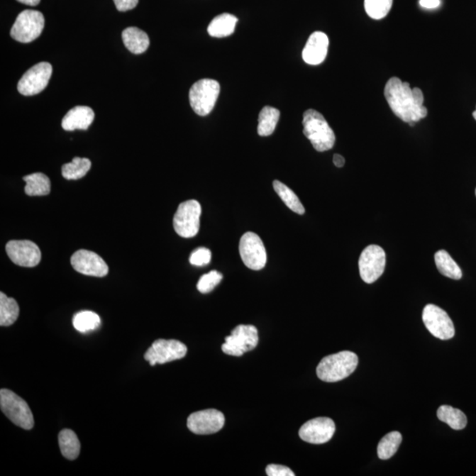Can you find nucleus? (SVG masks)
<instances>
[{
    "label": "nucleus",
    "mask_w": 476,
    "mask_h": 476,
    "mask_svg": "<svg viewBox=\"0 0 476 476\" xmlns=\"http://www.w3.org/2000/svg\"><path fill=\"white\" fill-rule=\"evenodd\" d=\"M384 97L392 112L411 126L426 118L428 110L424 105L423 91L410 88L409 82H403L397 77L391 78L384 88Z\"/></svg>",
    "instance_id": "nucleus-1"
},
{
    "label": "nucleus",
    "mask_w": 476,
    "mask_h": 476,
    "mask_svg": "<svg viewBox=\"0 0 476 476\" xmlns=\"http://www.w3.org/2000/svg\"><path fill=\"white\" fill-rule=\"evenodd\" d=\"M358 365L357 355L351 351H341L323 358L317 367V375L325 382H338L350 376Z\"/></svg>",
    "instance_id": "nucleus-2"
},
{
    "label": "nucleus",
    "mask_w": 476,
    "mask_h": 476,
    "mask_svg": "<svg viewBox=\"0 0 476 476\" xmlns=\"http://www.w3.org/2000/svg\"><path fill=\"white\" fill-rule=\"evenodd\" d=\"M303 126L304 134L311 141L315 150L325 152L333 148L336 143V134L324 116L310 109L304 114Z\"/></svg>",
    "instance_id": "nucleus-3"
},
{
    "label": "nucleus",
    "mask_w": 476,
    "mask_h": 476,
    "mask_svg": "<svg viewBox=\"0 0 476 476\" xmlns=\"http://www.w3.org/2000/svg\"><path fill=\"white\" fill-rule=\"evenodd\" d=\"M0 409L6 416L24 430H31L34 427V416L30 406L13 392L2 389L0 391Z\"/></svg>",
    "instance_id": "nucleus-4"
},
{
    "label": "nucleus",
    "mask_w": 476,
    "mask_h": 476,
    "mask_svg": "<svg viewBox=\"0 0 476 476\" xmlns=\"http://www.w3.org/2000/svg\"><path fill=\"white\" fill-rule=\"evenodd\" d=\"M219 82L203 79L195 82L189 92V99L196 114L205 117L213 111L220 94Z\"/></svg>",
    "instance_id": "nucleus-5"
},
{
    "label": "nucleus",
    "mask_w": 476,
    "mask_h": 476,
    "mask_svg": "<svg viewBox=\"0 0 476 476\" xmlns=\"http://www.w3.org/2000/svg\"><path fill=\"white\" fill-rule=\"evenodd\" d=\"M45 23V17L39 11L24 10L17 16L10 35L17 42L31 43L42 34Z\"/></svg>",
    "instance_id": "nucleus-6"
},
{
    "label": "nucleus",
    "mask_w": 476,
    "mask_h": 476,
    "mask_svg": "<svg viewBox=\"0 0 476 476\" xmlns=\"http://www.w3.org/2000/svg\"><path fill=\"white\" fill-rule=\"evenodd\" d=\"M201 212V206L197 201L181 203L173 219L177 233L184 238L195 237L199 231Z\"/></svg>",
    "instance_id": "nucleus-7"
},
{
    "label": "nucleus",
    "mask_w": 476,
    "mask_h": 476,
    "mask_svg": "<svg viewBox=\"0 0 476 476\" xmlns=\"http://www.w3.org/2000/svg\"><path fill=\"white\" fill-rule=\"evenodd\" d=\"M259 343V333L252 325L238 326L230 336L225 338V343L221 346L223 353L241 357L246 352L252 351Z\"/></svg>",
    "instance_id": "nucleus-8"
},
{
    "label": "nucleus",
    "mask_w": 476,
    "mask_h": 476,
    "mask_svg": "<svg viewBox=\"0 0 476 476\" xmlns=\"http://www.w3.org/2000/svg\"><path fill=\"white\" fill-rule=\"evenodd\" d=\"M387 257L383 248L376 245L367 246L359 258L360 275L362 281L373 283L383 275L386 268Z\"/></svg>",
    "instance_id": "nucleus-9"
},
{
    "label": "nucleus",
    "mask_w": 476,
    "mask_h": 476,
    "mask_svg": "<svg viewBox=\"0 0 476 476\" xmlns=\"http://www.w3.org/2000/svg\"><path fill=\"white\" fill-rule=\"evenodd\" d=\"M239 253L243 264L252 270H261L266 266V248L262 240L253 232H247L240 239Z\"/></svg>",
    "instance_id": "nucleus-10"
},
{
    "label": "nucleus",
    "mask_w": 476,
    "mask_h": 476,
    "mask_svg": "<svg viewBox=\"0 0 476 476\" xmlns=\"http://www.w3.org/2000/svg\"><path fill=\"white\" fill-rule=\"evenodd\" d=\"M52 74V65L41 62L25 72L18 82V91L23 96H31L45 90Z\"/></svg>",
    "instance_id": "nucleus-11"
},
{
    "label": "nucleus",
    "mask_w": 476,
    "mask_h": 476,
    "mask_svg": "<svg viewBox=\"0 0 476 476\" xmlns=\"http://www.w3.org/2000/svg\"><path fill=\"white\" fill-rule=\"evenodd\" d=\"M187 354V347L181 341L159 339L148 348L144 358L151 366H155L184 358Z\"/></svg>",
    "instance_id": "nucleus-12"
},
{
    "label": "nucleus",
    "mask_w": 476,
    "mask_h": 476,
    "mask_svg": "<svg viewBox=\"0 0 476 476\" xmlns=\"http://www.w3.org/2000/svg\"><path fill=\"white\" fill-rule=\"evenodd\" d=\"M423 321L428 332L438 339L450 340L455 334L452 319L437 305L428 304L424 307Z\"/></svg>",
    "instance_id": "nucleus-13"
},
{
    "label": "nucleus",
    "mask_w": 476,
    "mask_h": 476,
    "mask_svg": "<svg viewBox=\"0 0 476 476\" xmlns=\"http://www.w3.org/2000/svg\"><path fill=\"white\" fill-rule=\"evenodd\" d=\"M7 255L20 267H34L41 261L39 247L30 240H12L6 243Z\"/></svg>",
    "instance_id": "nucleus-14"
},
{
    "label": "nucleus",
    "mask_w": 476,
    "mask_h": 476,
    "mask_svg": "<svg viewBox=\"0 0 476 476\" xmlns=\"http://www.w3.org/2000/svg\"><path fill=\"white\" fill-rule=\"evenodd\" d=\"M225 417L223 413L216 409H206L192 414L188 417L189 430L197 435H210L223 428Z\"/></svg>",
    "instance_id": "nucleus-15"
},
{
    "label": "nucleus",
    "mask_w": 476,
    "mask_h": 476,
    "mask_svg": "<svg viewBox=\"0 0 476 476\" xmlns=\"http://www.w3.org/2000/svg\"><path fill=\"white\" fill-rule=\"evenodd\" d=\"M336 432V424L328 417H318L308 421L299 430V437L310 444H325Z\"/></svg>",
    "instance_id": "nucleus-16"
},
{
    "label": "nucleus",
    "mask_w": 476,
    "mask_h": 476,
    "mask_svg": "<svg viewBox=\"0 0 476 476\" xmlns=\"http://www.w3.org/2000/svg\"><path fill=\"white\" fill-rule=\"evenodd\" d=\"M71 264L79 274L94 277H104L109 272L106 262L98 254L90 250H77L71 258Z\"/></svg>",
    "instance_id": "nucleus-17"
},
{
    "label": "nucleus",
    "mask_w": 476,
    "mask_h": 476,
    "mask_svg": "<svg viewBox=\"0 0 476 476\" xmlns=\"http://www.w3.org/2000/svg\"><path fill=\"white\" fill-rule=\"evenodd\" d=\"M329 39L325 33L316 31L309 38L303 50L305 63L317 65L323 63L328 55Z\"/></svg>",
    "instance_id": "nucleus-18"
},
{
    "label": "nucleus",
    "mask_w": 476,
    "mask_h": 476,
    "mask_svg": "<svg viewBox=\"0 0 476 476\" xmlns=\"http://www.w3.org/2000/svg\"><path fill=\"white\" fill-rule=\"evenodd\" d=\"M94 119L92 109L88 106H76L65 114L62 120V128L65 131L87 130Z\"/></svg>",
    "instance_id": "nucleus-19"
},
{
    "label": "nucleus",
    "mask_w": 476,
    "mask_h": 476,
    "mask_svg": "<svg viewBox=\"0 0 476 476\" xmlns=\"http://www.w3.org/2000/svg\"><path fill=\"white\" fill-rule=\"evenodd\" d=\"M122 39L127 50L133 54L144 53L150 43L147 33L135 27L126 28L122 33Z\"/></svg>",
    "instance_id": "nucleus-20"
},
{
    "label": "nucleus",
    "mask_w": 476,
    "mask_h": 476,
    "mask_svg": "<svg viewBox=\"0 0 476 476\" xmlns=\"http://www.w3.org/2000/svg\"><path fill=\"white\" fill-rule=\"evenodd\" d=\"M238 18L231 13H223L214 18L208 28L209 34L213 38H223L233 34Z\"/></svg>",
    "instance_id": "nucleus-21"
},
{
    "label": "nucleus",
    "mask_w": 476,
    "mask_h": 476,
    "mask_svg": "<svg viewBox=\"0 0 476 476\" xmlns=\"http://www.w3.org/2000/svg\"><path fill=\"white\" fill-rule=\"evenodd\" d=\"M59 444L65 459L74 460L81 452V443L74 431L65 428L59 435Z\"/></svg>",
    "instance_id": "nucleus-22"
},
{
    "label": "nucleus",
    "mask_w": 476,
    "mask_h": 476,
    "mask_svg": "<svg viewBox=\"0 0 476 476\" xmlns=\"http://www.w3.org/2000/svg\"><path fill=\"white\" fill-rule=\"evenodd\" d=\"M435 263L441 274L446 277L460 279L463 277V271L450 254L445 250H438L435 254Z\"/></svg>",
    "instance_id": "nucleus-23"
},
{
    "label": "nucleus",
    "mask_w": 476,
    "mask_h": 476,
    "mask_svg": "<svg viewBox=\"0 0 476 476\" xmlns=\"http://www.w3.org/2000/svg\"><path fill=\"white\" fill-rule=\"evenodd\" d=\"M26 182L25 192L28 196H45L50 192V180L43 173H34L23 177Z\"/></svg>",
    "instance_id": "nucleus-24"
},
{
    "label": "nucleus",
    "mask_w": 476,
    "mask_h": 476,
    "mask_svg": "<svg viewBox=\"0 0 476 476\" xmlns=\"http://www.w3.org/2000/svg\"><path fill=\"white\" fill-rule=\"evenodd\" d=\"M438 418L455 431L463 430L467 424L466 415L461 410L450 406H441L438 409Z\"/></svg>",
    "instance_id": "nucleus-25"
},
{
    "label": "nucleus",
    "mask_w": 476,
    "mask_h": 476,
    "mask_svg": "<svg viewBox=\"0 0 476 476\" xmlns=\"http://www.w3.org/2000/svg\"><path fill=\"white\" fill-rule=\"evenodd\" d=\"M20 308L13 298L7 297L6 294L0 293V326H10L19 317Z\"/></svg>",
    "instance_id": "nucleus-26"
},
{
    "label": "nucleus",
    "mask_w": 476,
    "mask_h": 476,
    "mask_svg": "<svg viewBox=\"0 0 476 476\" xmlns=\"http://www.w3.org/2000/svg\"><path fill=\"white\" fill-rule=\"evenodd\" d=\"M279 115L281 114L277 109L270 106L262 109L259 116V126H258V133L260 136H269L275 132Z\"/></svg>",
    "instance_id": "nucleus-27"
},
{
    "label": "nucleus",
    "mask_w": 476,
    "mask_h": 476,
    "mask_svg": "<svg viewBox=\"0 0 476 476\" xmlns=\"http://www.w3.org/2000/svg\"><path fill=\"white\" fill-rule=\"evenodd\" d=\"M91 168L88 158L74 157L72 162L62 167V176L67 180H78L87 175Z\"/></svg>",
    "instance_id": "nucleus-28"
},
{
    "label": "nucleus",
    "mask_w": 476,
    "mask_h": 476,
    "mask_svg": "<svg viewBox=\"0 0 476 476\" xmlns=\"http://www.w3.org/2000/svg\"><path fill=\"white\" fill-rule=\"evenodd\" d=\"M272 185H274L276 194L279 195V197L282 199V201L284 202V204L290 210L298 214H304L305 209L303 204H301L299 199H298L295 192L292 189H289L286 184H282V182L278 180H275Z\"/></svg>",
    "instance_id": "nucleus-29"
},
{
    "label": "nucleus",
    "mask_w": 476,
    "mask_h": 476,
    "mask_svg": "<svg viewBox=\"0 0 476 476\" xmlns=\"http://www.w3.org/2000/svg\"><path fill=\"white\" fill-rule=\"evenodd\" d=\"M402 442V436L398 431H392L384 436L377 445V455L381 460H389L397 452Z\"/></svg>",
    "instance_id": "nucleus-30"
},
{
    "label": "nucleus",
    "mask_w": 476,
    "mask_h": 476,
    "mask_svg": "<svg viewBox=\"0 0 476 476\" xmlns=\"http://www.w3.org/2000/svg\"><path fill=\"white\" fill-rule=\"evenodd\" d=\"M72 324L79 333H85L99 328L101 319L93 311H83L74 315Z\"/></svg>",
    "instance_id": "nucleus-31"
},
{
    "label": "nucleus",
    "mask_w": 476,
    "mask_h": 476,
    "mask_svg": "<svg viewBox=\"0 0 476 476\" xmlns=\"http://www.w3.org/2000/svg\"><path fill=\"white\" fill-rule=\"evenodd\" d=\"M392 6V0H365L367 14L374 20H381L386 17Z\"/></svg>",
    "instance_id": "nucleus-32"
},
{
    "label": "nucleus",
    "mask_w": 476,
    "mask_h": 476,
    "mask_svg": "<svg viewBox=\"0 0 476 476\" xmlns=\"http://www.w3.org/2000/svg\"><path fill=\"white\" fill-rule=\"evenodd\" d=\"M223 279V275L217 271H211L202 275L197 284V289L202 294H208L216 288Z\"/></svg>",
    "instance_id": "nucleus-33"
},
{
    "label": "nucleus",
    "mask_w": 476,
    "mask_h": 476,
    "mask_svg": "<svg viewBox=\"0 0 476 476\" xmlns=\"http://www.w3.org/2000/svg\"><path fill=\"white\" fill-rule=\"evenodd\" d=\"M210 250L201 247L195 250L190 257V263L196 267H204L209 265L211 261Z\"/></svg>",
    "instance_id": "nucleus-34"
},
{
    "label": "nucleus",
    "mask_w": 476,
    "mask_h": 476,
    "mask_svg": "<svg viewBox=\"0 0 476 476\" xmlns=\"http://www.w3.org/2000/svg\"><path fill=\"white\" fill-rule=\"evenodd\" d=\"M266 472L268 476H295V473L290 468L282 465H268Z\"/></svg>",
    "instance_id": "nucleus-35"
},
{
    "label": "nucleus",
    "mask_w": 476,
    "mask_h": 476,
    "mask_svg": "<svg viewBox=\"0 0 476 476\" xmlns=\"http://www.w3.org/2000/svg\"><path fill=\"white\" fill-rule=\"evenodd\" d=\"M114 1L120 12H126V11L135 9L139 3V0H114Z\"/></svg>",
    "instance_id": "nucleus-36"
},
{
    "label": "nucleus",
    "mask_w": 476,
    "mask_h": 476,
    "mask_svg": "<svg viewBox=\"0 0 476 476\" xmlns=\"http://www.w3.org/2000/svg\"><path fill=\"white\" fill-rule=\"evenodd\" d=\"M441 4V0H420V6L426 9H438Z\"/></svg>",
    "instance_id": "nucleus-37"
},
{
    "label": "nucleus",
    "mask_w": 476,
    "mask_h": 476,
    "mask_svg": "<svg viewBox=\"0 0 476 476\" xmlns=\"http://www.w3.org/2000/svg\"><path fill=\"white\" fill-rule=\"evenodd\" d=\"M333 163L338 168H343L345 165V159L343 156L338 154L334 155Z\"/></svg>",
    "instance_id": "nucleus-38"
},
{
    "label": "nucleus",
    "mask_w": 476,
    "mask_h": 476,
    "mask_svg": "<svg viewBox=\"0 0 476 476\" xmlns=\"http://www.w3.org/2000/svg\"><path fill=\"white\" fill-rule=\"evenodd\" d=\"M18 2L24 4V5L35 6H38L41 0H17Z\"/></svg>",
    "instance_id": "nucleus-39"
},
{
    "label": "nucleus",
    "mask_w": 476,
    "mask_h": 476,
    "mask_svg": "<svg viewBox=\"0 0 476 476\" xmlns=\"http://www.w3.org/2000/svg\"><path fill=\"white\" fill-rule=\"evenodd\" d=\"M473 117H474L475 119L476 120V110L474 111Z\"/></svg>",
    "instance_id": "nucleus-40"
},
{
    "label": "nucleus",
    "mask_w": 476,
    "mask_h": 476,
    "mask_svg": "<svg viewBox=\"0 0 476 476\" xmlns=\"http://www.w3.org/2000/svg\"><path fill=\"white\" fill-rule=\"evenodd\" d=\"M475 196H476V189H475Z\"/></svg>",
    "instance_id": "nucleus-41"
}]
</instances>
